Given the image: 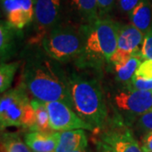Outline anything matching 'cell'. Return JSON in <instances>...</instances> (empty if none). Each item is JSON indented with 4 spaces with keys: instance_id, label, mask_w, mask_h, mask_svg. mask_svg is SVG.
Segmentation results:
<instances>
[{
    "instance_id": "cell-1",
    "label": "cell",
    "mask_w": 152,
    "mask_h": 152,
    "mask_svg": "<svg viewBox=\"0 0 152 152\" xmlns=\"http://www.w3.org/2000/svg\"><path fill=\"white\" fill-rule=\"evenodd\" d=\"M22 83L33 99L43 102L59 101L72 108L68 75L59 63L48 55L36 53L26 62Z\"/></svg>"
},
{
    "instance_id": "cell-2",
    "label": "cell",
    "mask_w": 152,
    "mask_h": 152,
    "mask_svg": "<svg viewBox=\"0 0 152 152\" xmlns=\"http://www.w3.org/2000/svg\"><path fill=\"white\" fill-rule=\"evenodd\" d=\"M68 78L73 110L94 129H103L108 113L100 80L85 73H72Z\"/></svg>"
},
{
    "instance_id": "cell-3",
    "label": "cell",
    "mask_w": 152,
    "mask_h": 152,
    "mask_svg": "<svg viewBox=\"0 0 152 152\" xmlns=\"http://www.w3.org/2000/svg\"><path fill=\"white\" fill-rule=\"evenodd\" d=\"M118 23L107 18H99L85 26L83 50L77 58L80 68H98L110 63L118 49Z\"/></svg>"
},
{
    "instance_id": "cell-4",
    "label": "cell",
    "mask_w": 152,
    "mask_h": 152,
    "mask_svg": "<svg viewBox=\"0 0 152 152\" xmlns=\"http://www.w3.org/2000/svg\"><path fill=\"white\" fill-rule=\"evenodd\" d=\"M36 113L26 90L23 86L3 93L0 99L1 129L8 127H23L32 129Z\"/></svg>"
},
{
    "instance_id": "cell-5",
    "label": "cell",
    "mask_w": 152,
    "mask_h": 152,
    "mask_svg": "<svg viewBox=\"0 0 152 152\" xmlns=\"http://www.w3.org/2000/svg\"><path fill=\"white\" fill-rule=\"evenodd\" d=\"M44 51L50 58L58 63L77 59L84 46L82 31L69 26H57L42 39Z\"/></svg>"
},
{
    "instance_id": "cell-6",
    "label": "cell",
    "mask_w": 152,
    "mask_h": 152,
    "mask_svg": "<svg viewBox=\"0 0 152 152\" xmlns=\"http://www.w3.org/2000/svg\"><path fill=\"white\" fill-rule=\"evenodd\" d=\"M113 106L118 113V119L131 126L139 117L152 109V92L124 87L113 96Z\"/></svg>"
},
{
    "instance_id": "cell-7",
    "label": "cell",
    "mask_w": 152,
    "mask_h": 152,
    "mask_svg": "<svg viewBox=\"0 0 152 152\" xmlns=\"http://www.w3.org/2000/svg\"><path fill=\"white\" fill-rule=\"evenodd\" d=\"M48 111L50 125L53 130L58 132L84 129L93 131L94 128L80 118L69 105L56 101L45 102Z\"/></svg>"
},
{
    "instance_id": "cell-8",
    "label": "cell",
    "mask_w": 152,
    "mask_h": 152,
    "mask_svg": "<svg viewBox=\"0 0 152 152\" xmlns=\"http://www.w3.org/2000/svg\"><path fill=\"white\" fill-rule=\"evenodd\" d=\"M102 141L108 145L114 152H143L133 132L121 120H117L102 134Z\"/></svg>"
},
{
    "instance_id": "cell-9",
    "label": "cell",
    "mask_w": 152,
    "mask_h": 152,
    "mask_svg": "<svg viewBox=\"0 0 152 152\" xmlns=\"http://www.w3.org/2000/svg\"><path fill=\"white\" fill-rule=\"evenodd\" d=\"M36 0H1L6 21L15 30H21L34 20Z\"/></svg>"
},
{
    "instance_id": "cell-10",
    "label": "cell",
    "mask_w": 152,
    "mask_h": 152,
    "mask_svg": "<svg viewBox=\"0 0 152 152\" xmlns=\"http://www.w3.org/2000/svg\"><path fill=\"white\" fill-rule=\"evenodd\" d=\"M60 11L61 0H36L34 20L42 41L51 30L57 26Z\"/></svg>"
},
{
    "instance_id": "cell-11",
    "label": "cell",
    "mask_w": 152,
    "mask_h": 152,
    "mask_svg": "<svg viewBox=\"0 0 152 152\" xmlns=\"http://www.w3.org/2000/svg\"><path fill=\"white\" fill-rule=\"evenodd\" d=\"M145 35L132 24H119L118 28V48L131 53H141Z\"/></svg>"
},
{
    "instance_id": "cell-12",
    "label": "cell",
    "mask_w": 152,
    "mask_h": 152,
    "mask_svg": "<svg viewBox=\"0 0 152 152\" xmlns=\"http://www.w3.org/2000/svg\"><path fill=\"white\" fill-rule=\"evenodd\" d=\"M60 132L43 133L31 131L25 135V143L33 152H54L59 140Z\"/></svg>"
},
{
    "instance_id": "cell-13",
    "label": "cell",
    "mask_w": 152,
    "mask_h": 152,
    "mask_svg": "<svg viewBox=\"0 0 152 152\" xmlns=\"http://www.w3.org/2000/svg\"><path fill=\"white\" fill-rule=\"evenodd\" d=\"M87 136L84 129L60 132L59 140L54 152H73L87 147Z\"/></svg>"
},
{
    "instance_id": "cell-14",
    "label": "cell",
    "mask_w": 152,
    "mask_h": 152,
    "mask_svg": "<svg viewBox=\"0 0 152 152\" xmlns=\"http://www.w3.org/2000/svg\"><path fill=\"white\" fill-rule=\"evenodd\" d=\"M131 24L145 35L152 27V6L150 0H140L129 14Z\"/></svg>"
},
{
    "instance_id": "cell-15",
    "label": "cell",
    "mask_w": 152,
    "mask_h": 152,
    "mask_svg": "<svg viewBox=\"0 0 152 152\" xmlns=\"http://www.w3.org/2000/svg\"><path fill=\"white\" fill-rule=\"evenodd\" d=\"M143 60L141 53H137L133 55L130 58L126 60L124 63L115 64L114 69L117 80L124 83V85L129 83L134 76L137 69Z\"/></svg>"
},
{
    "instance_id": "cell-16",
    "label": "cell",
    "mask_w": 152,
    "mask_h": 152,
    "mask_svg": "<svg viewBox=\"0 0 152 152\" xmlns=\"http://www.w3.org/2000/svg\"><path fill=\"white\" fill-rule=\"evenodd\" d=\"M14 29L7 23L1 21L0 26V53L1 63H5L10 58L15 49V35Z\"/></svg>"
},
{
    "instance_id": "cell-17",
    "label": "cell",
    "mask_w": 152,
    "mask_h": 152,
    "mask_svg": "<svg viewBox=\"0 0 152 152\" xmlns=\"http://www.w3.org/2000/svg\"><path fill=\"white\" fill-rule=\"evenodd\" d=\"M36 113V124L31 131H39L43 133H52L54 130L51 128L50 118L46 103L33 99L31 101Z\"/></svg>"
},
{
    "instance_id": "cell-18",
    "label": "cell",
    "mask_w": 152,
    "mask_h": 152,
    "mask_svg": "<svg viewBox=\"0 0 152 152\" xmlns=\"http://www.w3.org/2000/svg\"><path fill=\"white\" fill-rule=\"evenodd\" d=\"M72 1L77 10L80 12L81 16L89 24L93 23L100 18L99 11H98L97 0H72Z\"/></svg>"
},
{
    "instance_id": "cell-19",
    "label": "cell",
    "mask_w": 152,
    "mask_h": 152,
    "mask_svg": "<svg viewBox=\"0 0 152 152\" xmlns=\"http://www.w3.org/2000/svg\"><path fill=\"white\" fill-rule=\"evenodd\" d=\"M32 151L22 141L19 136L12 134H2L1 152H31Z\"/></svg>"
},
{
    "instance_id": "cell-20",
    "label": "cell",
    "mask_w": 152,
    "mask_h": 152,
    "mask_svg": "<svg viewBox=\"0 0 152 152\" xmlns=\"http://www.w3.org/2000/svg\"><path fill=\"white\" fill-rule=\"evenodd\" d=\"M19 67L18 62L1 63L0 65V91L4 93L10 87L17 69Z\"/></svg>"
},
{
    "instance_id": "cell-21",
    "label": "cell",
    "mask_w": 152,
    "mask_h": 152,
    "mask_svg": "<svg viewBox=\"0 0 152 152\" xmlns=\"http://www.w3.org/2000/svg\"><path fill=\"white\" fill-rule=\"evenodd\" d=\"M133 125H134L136 130L143 136L152 132V109L139 117Z\"/></svg>"
},
{
    "instance_id": "cell-22",
    "label": "cell",
    "mask_w": 152,
    "mask_h": 152,
    "mask_svg": "<svg viewBox=\"0 0 152 152\" xmlns=\"http://www.w3.org/2000/svg\"><path fill=\"white\" fill-rule=\"evenodd\" d=\"M125 88L129 90L135 91H152V79L147 80L142 77L134 75L130 81L125 85Z\"/></svg>"
},
{
    "instance_id": "cell-23",
    "label": "cell",
    "mask_w": 152,
    "mask_h": 152,
    "mask_svg": "<svg viewBox=\"0 0 152 152\" xmlns=\"http://www.w3.org/2000/svg\"><path fill=\"white\" fill-rule=\"evenodd\" d=\"M141 56L144 60H152V27L145 35L141 47Z\"/></svg>"
},
{
    "instance_id": "cell-24",
    "label": "cell",
    "mask_w": 152,
    "mask_h": 152,
    "mask_svg": "<svg viewBox=\"0 0 152 152\" xmlns=\"http://www.w3.org/2000/svg\"><path fill=\"white\" fill-rule=\"evenodd\" d=\"M134 75L142 77L147 80L152 79V60L145 59L143 60L137 69Z\"/></svg>"
},
{
    "instance_id": "cell-25",
    "label": "cell",
    "mask_w": 152,
    "mask_h": 152,
    "mask_svg": "<svg viewBox=\"0 0 152 152\" xmlns=\"http://www.w3.org/2000/svg\"><path fill=\"white\" fill-rule=\"evenodd\" d=\"M137 54V53H135ZM134 55V53H128L126 51L124 50H121V49L118 48L115 53H114L113 56L111 57V59H110V64H113V65L115 64H121V63H124L126 60H128L129 58H130L131 57Z\"/></svg>"
},
{
    "instance_id": "cell-26",
    "label": "cell",
    "mask_w": 152,
    "mask_h": 152,
    "mask_svg": "<svg viewBox=\"0 0 152 152\" xmlns=\"http://www.w3.org/2000/svg\"><path fill=\"white\" fill-rule=\"evenodd\" d=\"M116 0H97L100 18H104L113 9Z\"/></svg>"
},
{
    "instance_id": "cell-27",
    "label": "cell",
    "mask_w": 152,
    "mask_h": 152,
    "mask_svg": "<svg viewBox=\"0 0 152 152\" xmlns=\"http://www.w3.org/2000/svg\"><path fill=\"white\" fill-rule=\"evenodd\" d=\"M116 1L118 3L120 10L126 14H129L140 2V0H116Z\"/></svg>"
},
{
    "instance_id": "cell-28",
    "label": "cell",
    "mask_w": 152,
    "mask_h": 152,
    "mask_svg": "<svg viewBox=\"0 0 152 152\" xmlns=\"http://www.w3.org/2000/svg\"><path fill=\"white\" fill-rule=\"evenodd\" d=\"M141 147L148 151H152V132L143 136Z\"/></svg>"
},
{
    "instance_id": "cell-29",
    "label": "cell",
    "mask_w": 152,
    "mask_h": 152,
    "mask_svg": "<svg viewBox=\"0 0 152 152\" xmlns=\"http://www.w3.org/2000/svg\"><path fill=\"white\" fill-rule=\"evenodd\" d=\"M96 151H97V152H114L113 149L109 146L108 145H107L106 143H104L102 140L97 143Z\"/></svg>"
},
{
    "instance_id": "cell-30",
    "label": "cell",
    "mask_w": 152,
    "mask_h": 152,
    "mask_svg": "<svg viewBox=\"0 0 152 152\" xmlns=\"http://www.w3.org/2000/svg\"><path fill=\"white\" fill-rule=\"evenodd\" d=\"M73 152H90L89 151V150H88V148L87 147H84V148H80V149H78V150H76L75 151Z\"/></svg>"
},
{
    "instance_id": "cell-31",
    "label": "cell",
    "mask_w": 152,
    "mask_h": 152,
    "mask_svg": "<svg viewBox=\"0 0 152 152\" xmlns=\"http://www.w3.org/2000/svg\"><path fill=\"white\" fill-rule=\"evenodd\" d=\"M142 150H143V152H152V151H148V150L143 149V148H142Z\"/></svg>"
},
{
    "instance_id": "cell-32",
    "label": "cell",
    "mask_w": 152,
    "mask_h": 152,
    "mask_svg": "<svg viewBox=\"0 0 152 152\" xmlns=\"http://www.w3.org/2000/svg\"><path fill=\"white\" fill-rule=\"evenodd\" d=\"M151 92H152V91H151Z\"/></svg>"
}]
</instances>
